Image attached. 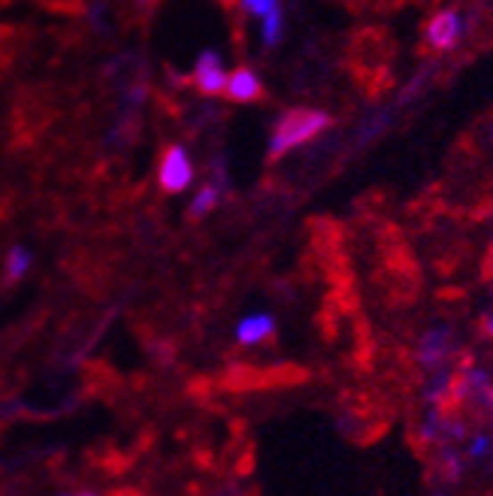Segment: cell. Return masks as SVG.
Returning <instances> with one entry per match:
<instances>
[{
    "instance_id": "6da1fadb",
    "label": "cell",
    "mask_w": 493,
    "mask_h": 496,
    "mask_svg": "<svg viewBox=\"0 0 493 496\" xmlns=\"http://www.w3.org/2000/svg\"><path fill=\"white\" fill-rule=\"evenodd\" d=\"M330 125L327 112L321 110H291L275 121L273 140H269V151L273 155H284V151L303 146V142L315 140Z\"/></svg>"
},
{
    "instance_id": "7a4b0ae2",
    "label": "cell",
    "mask_w": 493,
    "mask_h": 496,
    "mask_svg": "<svg viewBox=\"0 0 493 496\" xmlns=\"http://www.w3.org/2000/svg\"><path fill=\"white\" fill-rule=\"evenodd\" d=\"M191 179H194L191 158L185 155L182 146H169L160 158V188L169 191V194H179L191 185Z\"/></svg>"
},
{
    "instance_id": "3957f363",
    "label": "cell",
    "mask_w": 493,
    "mask_h": 496,
    "mask_svg": "<svg viewBox=\"0 0 493 496\" xmlns=\"http://www.w3.org/2000/svg\"><path fill=\"white\" fill-rule=\"evenodd\" d=\"M460 34H464V21H460V15L454 10H445V12H436L433 19H430L427 25V43L433 45L439 52H448L457 45Z\"/></svg>"
},
{
    "instance_id": "277c9868",
    "label": "cell",
    "mask_w": 493,
    "mask_h": 496,
    "mask_svg": "<svg viewBox=\"0 0 493 496\" xmlns=\"http://www.w3.org/2000/svg\"><path fill=\"white\" fill-rule=\"evenodd\" d=\"M227 70L225 64H221V58L215 55V52H203V55L197 58V67H194V85L203 91V94H221V91L227 88Z\"/></svg>"
},
{
    "instance_id": "5b68a950",
    "label": "cell",
    "mask_w": 493,
    "mask_h": 496,
    "mask_svg": "<svg viewBox=\"0 0 493 496\" xmlns=\"http://www.w3.org/2000/svg\"><path fill=\"white\" fill-rule=\"evenodd\" d=\"M225 94L236 103H249V101H258V97L264 94V88H260L258 73L249 70V67H240V70H234L227 76Z\"/></svg>"
},
{
    "instance_id": "8992f818",
    "label": "cell",
    "mask_w": 493,
    "mask_h": 496,
    "mask_svg": "<svg viewBox=\"0 0 493 496\" xmlns=\"http://www.w3.org/2000/svg\"><path fill=\"white\" fill-rule=\"evenodd\" d=\"M273 333H275V321H273V315H264V312L242 318L240 327H236V339H240L242 346H258V342L269 339Z\"/></svg>"
},
{
    "instance_id": "52a82bcc",
    "label": "cell",
    "mask_w": 493,
    "mask_h": 496,
    "mask_svg": "<svg viewBox=\"0 0 493 496\" xmlns=\"http://www.w3.org/2000/svg\"><path fill=\"white\" fill-rule=\"evenodd\" d=\"M445 357H448V333L433 330V333L423 336V342H421V363L427 366V370H436V366L445 363Z\"/></svg>"
},
{
    "instance_id": "ba28073f",
    "label": "cell",
    "mask_w": 493,
    "mask_h": 496,
    "mask_svg": "<svg viewBox=\"0 0 493 496\" xmlns=\"http://www.w3.org/2000/svg\"><path fill=\"white\" fill-rule=\"evenodd\" d=\"M218 197H221V188H218V185L200 188L197 197H194V203H191V215H194V218H203L206 212H210L212 206L218 203Z\"/></svg>"
},
{
    "instance_id": "9c48e42d",
    "label": "cell",
    "mask_w": 493,
    "mask_h": 496,
    "mask_svg": "<svg viewBox=\"0 0 493 496\" xmlns=\"http://www.w3.org/2000/svg\"><path fill=\"white\" fill-rule=\"evenodd\" d=\"M282 10H273L264 15V28H260V37H264V45H279L282 40Z\"/></svg>"
},
{
    "instance_id": "30bf717a",
    "label": "cell",
    "mask_w": 493,
    "mask_h": 496,
    "mask_svg": "<svg viewBox=\"0 0 493 496\" xmlns=\"http://www.w3.org/2000/svg\"><path fill=\"white\" fill-rule=\"evenodd\" d=\"M30 266V255L25 251V246H15L10 251V257H6V272H10V279H21L28 272Z\"/></svg>"
},
{
    "instance_id": "8fae6325",
    "label": "cell",
    "mask_w": 493,
    "mask_h": 496,
    "mask_svg": "<svg viewBox=\"0 0 493 496\" xmlns=\"http://www.w3.org/2000/svg\"><path fill=\"white\" fill-rule=\"evenodd\" d=\"M242 6H245V12L260 15V19H264L267 12L279 10V0H242Z\"/></svg>"
},
{
    "instance_id": "7c38bea8",
    "label": "cell",
    "mask_w": 493,
    "mask_h": 496,
    "mask_svg": "<svg viewBox=\"0 0 493 496\" xmlns=\"http://www.w3.org/2000/svg\"><path fill=\"white\" fill-rule=\"evenodd\" d=\"M488 333L493 336V312H490V315H488Z\"/></svg>"
},
{
    "instance_id": "4fadbf2b",
    "label": "cell",
    "mask_w": 493,
    "mask_h": 496,
    "mask_svg": "<svg viewBox=\"0 0 493 496\" xmlns=\"http://www.w3.org/2000/svg\"><path fill=\"white\" fill-rule=\"evenodd\" d=\"M115 496H140V493H134V491H119Z\"/></svg>"
},
{
    "instance_id": "5bb4252c",
    "label": "cell",
    "mask_w": 493,
    "mask_h": 496,
    "mask_svg": "<svg viewBox=\"0 0 493 496\" xmlns=\"http://www.w3.org/2000/svg\"><path fill=\"white\" fill-rule=\"evenodd\" d=\"M82 496H91V493H82Z\"/></svg>"
}]
</instances>
